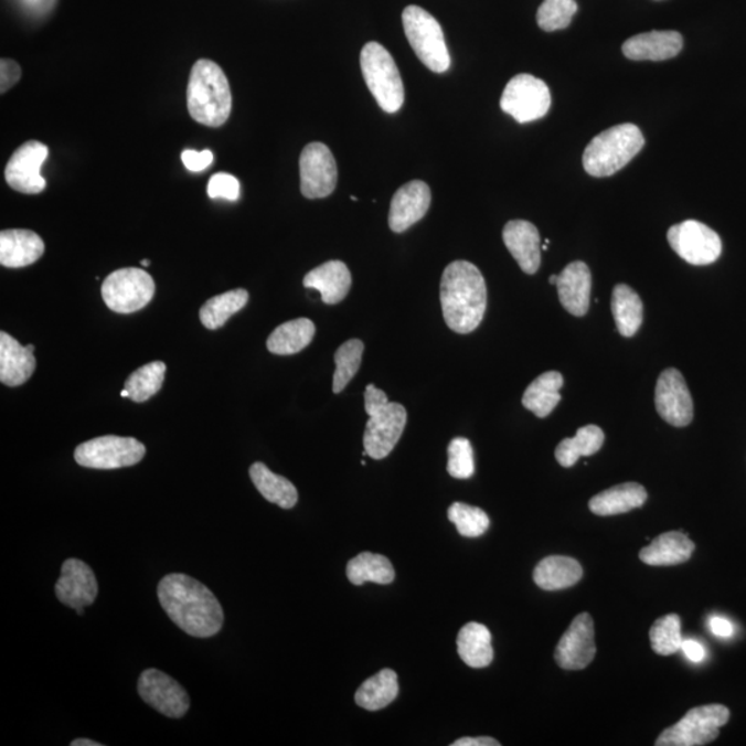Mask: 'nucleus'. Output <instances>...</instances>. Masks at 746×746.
Returning <instances> with one entry per match:
<instances>
[{"instance_id":"nucleus-1","label":"nucleus","mask_w":746,"mask_h":746,"mask_svg":"<svg viewBox=\"0 0 746 746\" xmlns=\"http://www.w3.org/2000/svg\"><path fill=\"white\" fill-rule=\"evenodd\" d=\"M158 599L172 622L193 638L221 632L224 612L212 590L185 574H169L158 585Z\"/></svg>"},{"instance_id":"nucleus-2","label":"nucleus","mask_w":746,"mask_h":746,"mask_svg":"<svg viewBox=\"0 0 746 746\" xmlns=\"http://www.w3.org/2000/svg\"><path fill=\"white\" fill-rule=\"evenodd\" d=\"M440 300L444 320L454 332L466 334L479 328L487 310V285L473 263H449L443 273Z\"/></svg>"},{"instance_id":"nucleus-3","label":"nucleus","mask_w":746,"mask_h":746,"mask_svg":"<svg viewBox=\"0 0 746 746\" xmlns=\"http://www.w3.org/2000/svg\"><path fill=\"white\" fill-rule=\"evenodd\" d=\"M233 97L223 70L211 60H199L191 70L186 107L191 118L210 128H221L232 114Z\"/></svg>"},{"instance_id":"nucleus-4","label":"nucleus","mask_w":746,"mask_h":746,"mask_svg":"<svg viewBox=\"0 0 746 746\" xmlns=\"http://www.w3.org/2000/svg\"><path fill=\"white\" fill-rule=\"evenodd\" d=\"M365 413L370 416L364 433V448L372 459L388 457L407 426V409L388 402L387 394L375 385L365 388Z\"/></svg>"},{"instance_id":"nucleus-5","label":"nucleus","mask_w":746,"mask_h":746,"mask_svg":"<svg viewBox=\"0 0 746 746\" xmlns=\"http://www.w3.org/2000/svg\"><path fill=\"white\" fill-rule=\"evenodd\" d=\"M644 147V137L638 126H612L589 142L584 152L586 172L594 178H608L627 167Z\"/></svg>"},{"instance_id":"nucleus-6","label":"nucleus","mask_w":746,"mask_h":746,"mask_svg":"<svg viewBox=\"0 0 746 746\" xmlns=\"http://www.w3.org/2000/svg\"><path fill=\"white\" fill-rule=\"evenodd\" d=\"M360 64L367 89L387 114H396L403 107L405 92L402 75L392 54L377 42L362 47Z\"/></svg>"},{"instance_id":"nucleus-7","label":"nucleus","mask_w":746,"mask_h":746,"mask_svg":"<svg viewBox=\"0 0 746 746\" xmlns=\"http://www.w3.org/2000/svg\"><path fill=\"white\" fill-rule=\"evenodd\" d=\"M405 35L416 56L433 73L443 74L451 67V57L440 23L419 7L405 8L403 13Z\"/></svg>"},{"instance_id":"nucleus-8","label":"nucleus","mask_w":746,"mask_h":746,"mask_svg":"<svg viewBox=\"0 0 746 746\" xmlns=\"http://www.w3.org/2000/svg\"><path fill=\"white\" fill-rule=\"evenodd\" d=\"M729 721L728 707L724 705L696 706L685 713L676 724L658 737L657 746H701L711 744Z\"/></svg>"},{"instance_id":"nucleus-9","label":"nucleus","mask_w":746,"mask_h":746,"mask_svg":"<svg viewBox=\"0 0 746 746\" xmlns=\"http://www.w3.org/2000/svg\"><path fill=\"white\" fill-rule=\"evenodd\" d=\"M153 294L156 284L150 274L134 267L109 274L102 287L104 303L118 315H131L145 309Z\"/></svg>"},{"instance_id":"nucleus-10","label":"nucleus","mask_w":746,"mask_h":746,"mask_svg":"<svg viewBox=\"0 0 746 746\" xmlns=\"http://www.w3.org/2000/svg\"><path fill=\"white\" fill-rule=\"evenodd\" d=\"M146 447L131 437L104 436L81 444L75 449V460L89 469L114 470L141 462Z\"/></svg>"},{"instance_id":"nucleus-11","label":"nucleus","mask_w":746,"mask_h":746,"mask_svg":"<svg viewBox=\"0 0 746 746\" xmlns=\"http://www.w3.org/2000/svg\"><path fill=\"white\" fill-rule=\"evenodd\" d=\"M551 106L552 95L547 85L530 74L514 76L501 97L502 111L519 124L534 122L545 117Z\"/></svg>"},{"instance_id":"nucleus-12","label":"nucleus","mask_w":746,"mask_h":746,"mask_svg":"<svg viewBox=\"0 0 746 746\" xmlns=\"http://www.w3.org/2000/svg\"><path fill=\"white\" fill-rule=\"evenodd\" d=\"M668 243L683 260L693 266H707L722 255V239L706 224L685 221L668 232Z\"/></svg>"},{"instance_id":"nucleus-13","label":"nucleus","mask_w":746,"mask_h":746,"mask_svg":"<svg viewBox=\"0 0 746 746\" xmlns=\"http://www.w3.org/2000/svg\"><path fill=\"white\" fill-rule=\"evenodd\" d=\"M300 190L309 200L327 199L337 189L338 167L322 142L306 146L300 156Z\"/></svg>"},{"instance_id":"nucleus-14","label":"nucleus","mask_w":746,"mask_h":746,"mask_svg":"<svg viewBox=\"0 0 746 746\" xmlns=\"http://www.w3.org/2000/svg\"><path fill=\"white\" fill-rule=\"evenodd\" d=\"M137 690L142 701L164 716L180 718L189 711L190 696L183 685L158 669L142 672Z\"/></svg>"},{"instance_id":"nucleus-15","label":"nucleus","mask_w":746,"mask_h":746,"mask_svg":"<svg viewBox=\"0 0 746 746\" xmlns=\"http://www.w3.org/2000/svg\"><path fill=\"white\" fill-rule=\"evenodd\" d=\"M595 624L588 612L579 614L560 639L554 660L566 671H583L596 657Z\"/></svg>"},{"instance_id":"nucleus-16","label":"nucleus","mask_w":746,"mask_h":746,"mask_svg":"<svg viewBox=\"0 0 746 746\" xmlns=\"http://www.w3.org/2000/svg\"><path fill=\"white\" fill-rule=\"evenodd\" d=\"M656 407L661 418L674 427L689 426L693 422V398L682 373L674 367H668L658 377Z\"/></svg>"},{"instance_id":"nucleus-17","label":"nucleus","mask_w":746,"mask_h":746,"mask_svg":"<svg viewBox=\"0 0 746 746\" xmlns=\"http://www.w3.org/2000/svg\"><path fill=\"white\" fill-rule=\"evenodd\" d=\"M49 156V148L42 142L32 140L21 146L10 158L4 178L13 190L23 194H41L46 189V180L42 178L41 168Z\"/></svg>"},{"instance_id":"nucleus-18","label":"nucleus","mask_w":746,"mask_h":746,"mask_svg":"<svg viewBox=\"0 0 746 746\" xmlns=\"http://www.w3.org/2000/svg\"><path fill=\"white\" fill-rule=\"evenodd\" d=\"M97 595L98 585L93 569L82 560H65L56 584L58 601L76 610L79 607L92 606Z\"/></svg>"},{"instance_id":"nucleus-19","label":"nucleus","mask_w":746,"mask_h":746,"mask_svg":"<svg viewBox=\"0 0 746 746\" xmlns=\"http://www.w3.org/2000/svg\"><path fill=\"white\" fill-rule=\"evenodd\" d=\"M431 204L430 186L425 181L414 180L404 184L394 194L388 213V226L394 233L407 232L425 217Z\"/></svg>"},{"instance_id":"nucleus-20","label":"nucleus","mask_w":746,"mask_h":746,"mask_svg":"<svg viewBox=\"0 0 746 746\" xmlns=\"http://www.w3.org/2000/svg\"><path fill=\"white\" fill-rule=\"evenodd\" d=\"M35 345H21L7 332H0V382L9 387L24 385L36 367Z\"/></svg>"},{"instance_id":"nucleus-21","label":"nucleus","mask_w":746,"mask_h":746,"mask_svg":"<svg viewBox=\"0 0 746 746\" xmlns=\"http://www.w3.org/2000/svg\"><path fill=\"white\" fill-rule=\"evenodd\" d=\"M556 287L560 303L569 315L584 317L589 310L592 274L584 262H573L558 274Z\"/></svg>"},{"instance_id":"nucleus-22","label":"nucleus","mask_w":746,"mask_h":746,"mask_svg":"<svg viewBox=\"0 0 746 746\" xmlns=\"http://www.w3.org/2000/svg\"><path fill=\"white\" fill-rule=\"evenodd\" d=\"M683 49V36L676 31H651L629 38L624 43L625 57L635 62H663L676 57Z\"/></svg>"},{"instance_id":"nucleus-23","label":"nucleus","mask_w":746,"mask_h":746,"mask_svg":"<svg viewBox=\"0 0 746 746\" xmlns=\"http://www.w3.org/2000/svg\"><path fill=\"white\" fill-rule=\"evenodd\" d=\"M503 243L525 274H535L541 267V237L534 224L512 221L503 228Z\"/></svg>"},{"instance_id":"nucleus-24","label":"nucleus","mask_w":746,"mask_h":746,"mask_svg":"<svg viewBox=\"0 0 746 746\" xmlns=\"http://www.w3.org/2000/svg\"><path fill=\"white\" fill-rule=\"evenodd\" d=\"M45 244L30 230H3L0 233V263L9 268H21L34 265L40 260Z\"/></svg>"},{"instance_id":"nucleus-25","label":"nucleus","mask_w":746,"mask_h":746,"mask_svg":"<svg viewBox=\"0 0 746 746\" xmlns=\"http://www.w3.org/2000/svg\"><path fill=\"white\" fill-rule=\"evenodd\" d=\"M694 551L695 543L688 534L671 531L657 536L649 546L641 548L639 558L649 566H678V564L689 562Z\"/></svg>"},{"instance_id":"nucleus-26","label":"nucleus","mask_w":746,"mask_h":746,"mask_svg":"<svg viewBox=\"0 0 746 746\" xmlns=\"http://www.w3.org/2000/svg\"><path fill=\"white\" fill-rule=\"evenodd\" d=\"M303 284L306 288L318 290L323 303L338 305L349 294L351 273L343 262L331 260L307 274Z\"/></svg>"},{"instance_id":"nucleus-27","label":"nucleus","mask_w":746,"mask_h":746,"mask_svg":"<svg viewBox=\"0 0 746 746\" xmlns=\"http://www.w3.org/2000/svg\"><path fill=\"white\" fill-rule=\"evenodd\" d=\"M647 501V491L638 482H625L597 493L590 499V512L601 518L630 512L643 507Z\"/></svg>"},{"instance_id":"nucleus-28","label":"nucleus","mask_w":746,"mask_h":746,"mask_svg":"<svg viewBox=\"0 0 746 746\" xmlns=\"http://www.w3.org/2000/svg\"><path fill=\"white\" fill-rule=\"evenodd\" d=\"M584 577L583 566L568 556H548L534 569V580L543 590H562L577 585Z\"/></svg>"},{"instance_id":"nucleus-29","label":"nucleus","mask_w":746,"mask_h":746,"mask_svg":"<svg viewBox=\"0 0 746 746\" xmlns=\"http://www.w3.org/2000/svg\"><path fill=\"white\" fill-rule=\"evenodd\" d=\"M457 644L459 657L470 668H486L493 660L492 636L486 625L466 624L459 630Z\"/></svg>"},{"instance_id":"nucleus-30","label":"nucleus","mask_w":746,"mask_h":746,"mask_svg":"<svg viewBox=\"0 0 746 746\" xmlns=\"http://www.w3.org/2000/svg\"><path fill=\"white\" fill-rule=\"evenodd\" d=\"M563 386L564 377L562 373L557 371L542 373L526 387L523 396L524 407L534 413L537 418H546L562 402L560 391Z\"/></svg>"},{"instance_id":"nucleus-31","label":"nucleus","mask_w":746,"mask_h":746,"mask_svg":"<svg viewBox=\"0 0 746 746\" xmlns=\"http://www.w3.org/2000/svg\"><path fill=\"white\" fill-rule=\"evenodd\" d=\"M249 476L257 491L268 502L276 503L283 509H292L298 503L299 493L292 482L283 476L273 473L265 463L256 462L252 465Z\"/></svg>"},{"instance_id":"nucleus-32","label":"nucleus","mask_w":746,"mask_h":746,"mask_svg":"<svg viewBox=\"0 0 746 746\" xmlns=\"http://www.w3.org/2000/svg\"><path fill=\"white\" fill-rule=\"evenodd\" d=\"M316 326L309 318H298L279 326L267 340L273 354L292 355L300 353L315 339Z\"/></svg>"},{"instance_id":"nucleus-33","label":"nucleus","mask_w":746,"mask_h":746,"mask_svg":"<svg viewBox=\"0 0 746 746\" xmlns=\"http://www.w3.org/2000/svg\"><path fill=\"white\" fill-rule=\"evenodd\" d=\"M397 695V673L392 669H383L360 685L355 693V702L366 711H381L391 705Z\"/></svg>"},{"instance_id":"nucleus-34","label":"nucleus","mask_w":746,"mask_h":746,"mask_svg":"<svg viewBox=\"0 0 746 746\" xmlns=\"http://www.w3.org/2000/svg\"><path fill=\"white\" fill-rule=\"evenodd\" d=\"M611 310L618 332L632 338L643 323V301L628 285L618 284L612 290Z\"/></svg>"},{"instance_id":"nucleus-35","label":"nucleus","mask_w":746,"mask_h":746,"mask_svg":"<svg viewBox=\"0 0 746 746\" xmlns=\"http://www.w3.org/2000/svg\"><path fill=\"white\" fill-rule=\"evenodd\" d=\"M348 578L351 584L361 586L366 583L377 585L392 584L396 578L391 560L382 554L362 552L348 564Z\"/></svg>"},{"instance_id":"nucleus-36","label":"nucleus","mask_w":746,"mask_h":746,"mask_svg":"<svg viewBox=\"0 0 746 746\" xmlns=\"http://www.w3.org/2000/svg\"><path fill=\"white\" fill-rule=\"evenodd\" d=\"M606 436L599 426L580 427L573 438H564L556 448V459L563 468H573L580 457H592L600 451Z\"/></svg>"},{"instance_id":"nucleus-37","label":"nucleus","mask_w":746,"mask_h":746,"mask_svg":"<svg viewBox=\"0 0 746 746\" xmlns=\"http://www.w3.org/2000/svg\"><path fill=\"white\" fill-rule=\"evenodd\" d=\"M248 300L249 294L245 289H234L215 296L202 306L200 311L202 326L211 331L222 328L230 318L244 309Z\"/></svg>"},{"instance_id":"nucleus-38","label":"nucleus","mask_w":746,"mask_h":746,"mask_svg":"<svg viewBox=\"0 0 746 746\" xmlns=\"http://www.w3.org/2000/svg\"><path fill=\"white\" fill-rule=\"evenodd\" d=\"M167 365L162 361H153L131 373L125 382L129 398L135 403H145L162 388Z\"/></svg>"},{"instance_id":"nucleus-39","label":"nucleus","mask_w":746,"mask_h":746,"mask_svg":"<svg viewBox=\"0 0 746 746\" xmlns=\"http://www.w3.org/2000/svg\"><path fill=\"white\" fill-rule=\"evenodd\" d=\"M682 619L678 614L657 619L650 629L651 647L658 656H673L682 650Z\"/></svg>"},{"instance_id":"nucleus-40","label":"nucleus","mask_w":746,"mask_h":746,"mask_svg":"<svg viewBox=\"0 0 746 746\" xmlns=\"http://www.w3.org/2000/svg\"><path fill=\"white\" fill-rule=\"evenodd\" d=\"M362 354H364V343L360 339H350L337 350L334 353V364H337L333 375L334 394L342 393L359 372Z\"/></svg>"},{"instance_id":"nucleus-41","label":"nucleus","mask_w":746,"mask_h":746,"mask_svg":"<svg viewBox=\"0 0 746 746\" xmlns=\"http://www.w3.org/2000/svg\"><path fill=\"white\" fill-rule=\"evenodd\" d=\"M448 519L465 537H479L490 526V518L484 510L462 502H455L449 507Z\"/></svg>"},{"instance_id":"nucleus-42","label":"nucleus","mask_w":746,"mask_h":746,"mask_svg":"<svg viewBox=\"0 0 746 746\" xmlns=\"http://www.w3.org/2000/svg\"><path fill=\"white\" fill-rule=\"evenodd\" d=\"M577 10L575 0H543L537 9L536 23L546 32L566 30Z\"/></svg>"},{"instance_id":"nucleus-43","label":"nucleus","mask_w":746,"mask_h":746,"mask_svg":"<svg viewBox=\"0 0 746 746\" xmlns=\"http://www.w3.org/2000/svg\"><path fill=\"white\" fill-rule=\"evenodd\" d=\"M447 470L454 479L466 480L475 475V455L468 438H454L448 446Z\"/></svg>"},{"instance_id":"nucleus-44","label":"nucleus","mask_w":746,"mask_h":746,"mask_svg":"<svg viewBox=\"0 0 746 746\" xmlns=\"http://www.w3.org/2000/svg\"><path fill=\"white\" fill-rule=\"evenodd\" d=\"M239 181L234 175L227 173H217L213 175L207 184V195L212 200L223 199L237 201L239 199Z\"/></svg>"},{"instance_id":"nucleus-45","label":"nucleus","mask_w":746,"mask_h":746,"mask_svg":"<svg viewBox=\"0 0 746 746\" xmlns=\"http://www.w3.org/2000/svg\"><path fill=\"white\" fill-rule=\"evenodd\" d=\"M181 161H183L184 167L189 169L190 172H202V170L211 167V163L213 162V152L210 150L202 152L185 150L181 153Z\"/></svg>"},{"instance_id":"nucleus-46","label":"nucleus","mask_w":746,"mask_h":746,"mask_svg":"<svg viewBox=\"0 0 746 746\" xmlns=\"http://www.w3.org/2000/svg\"><path fill=\"white\" fill-rule=\"evenodd\" d=\"M21 78L20 65L13 60L3 58L0 63V92L7 93Z\"/></svg>"},{"instance_id":"nucleus-47","label":"nucleus","mask_w":746,"mask_h":746,"mask_svg":"<svg viewBox=\"0 0 746 746\" xmlns=\"http://www.w3.org/2000/svg\"><path fill=\"white\" fill-rule=\"evenodd\" d=\"M691 662L700 663L706 658L705 647L695 640H683L682 650Z\"/></svg>"},{"instance_id":"nucleus-48","label":"nucleus","mask_w":746,"mask_h":746,"mask_svg":"<svg viewBox=\"0 0 746 746\" xmlns=\"http://www.w3.org/2000/svg\"><path fill=\"white\" fill-rule=\"evenodd\" d=\"M710 628L713 635L722 639L732 638L734 633L733 624L729 622L728 619L722 617H712L710 621Z\"/></svg>"},{"instance_id":"nucleus-49","label":"nucleus","mask_w":746,"mask_h":746,"mask_svg":"<svg viewBox=\"0 0 746 746\" xmlns=\"http://www.w3.org/2000/svg\"><path fill=\"white\" fill-rule=\"evenodd\" d=\"M497 739L490 737H477V738H460L452 743V746H499Z\"/></svg>"},{"instance_id":"nucleus-50","label":"nucleus","mask_w":746,"mask_h":746,"mask_svg":"<svg viewBox=\"0 0 746 746\" xmlns=\"http://www.w3.org/2000/svg\"><path fill=\"white\" fill-rule=\"evenodd\" d=\"M71 746H103V744L96 743V740L78 738L71 743Z\"/></svg>"},{"instance_id":"nucleus-51","label":"nucleus","mask_w":746,"mask_h":746,"mask_svg":"<svg viewBox=\"0 0 746 746\" xmlns=\"http://www.w3.org/2000/svg\"><path fill=\"white\" fill-rule=\"evenodd\" d=\"M75 611H76V614H78V616H84V614H85V607L76 608Z\"/></svg>"},{"instance_id":"nucleus-52","label":"nucleus","mask_w":746,"mask_h":746,"mask_svg":"<svg viewBox=\"0 0 746 746\" xmlns=\"http://www.w3.org/2000/svg\"><path fill=\"white\" fill-rule=\"evenodd\" d=\"M557 278H558V276H552L551 278H548V283L556 285Z\"/></svg>"},{"instance_id":"nucleus-53","label":"nucleus","mask_w":746,"mask_h":746,"mask_svg":"<svg viewBox=\"0 0 746 746\" xmlns=\"http://www.w3.org/2000/svg\"><path fill=\"white\" fill-rule=\"evenodd\" d=\"M141 265H142V266H145V267H148V266H150V265H151V262H150V260H147V259H145V260H142V262H141Z\"/></svg>"},{"instance_id":"nucleus-54","label":"nucleus","mask_w":746,"mask_h":746,"mask_svg":"<svg viewBox=\"0 0 746 746\" xmlns=\"http://www.w3.org/2000/svg\"><path fill=\"white\" fill-rule=\"evenodd\" d=\"M120 397H124V398L129 397V392L126 391V388H125V391L122 393H120Z\"/></svg>"}]
</instances>
